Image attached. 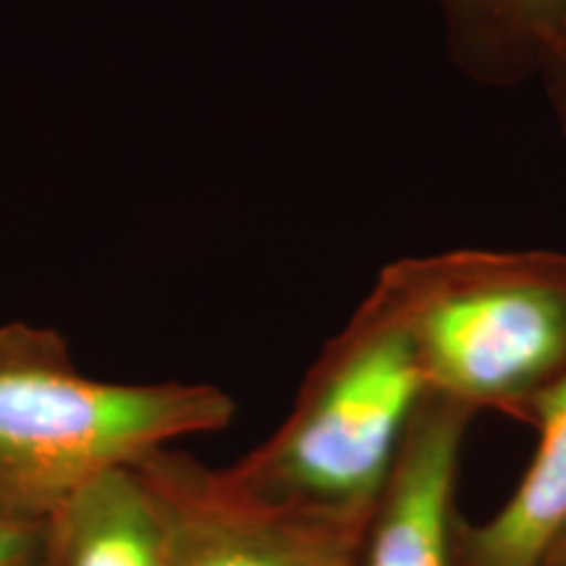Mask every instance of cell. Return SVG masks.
<instances>
[{
  "label": "cell",
  "mask_w": 566,
  "mask_h": 566,
  "mask_svg": "<svg viewBox=\"0 0 566 566\" xmlns=\"http://www.w3.org/2000/svg\"><path fill=\"white\" fill-rule=\"evenodd\" d=\"M424 396L405 258L323 346L279 428L226 472L271 504L370 512Z\"/></svg>",
  "instance_id": "1"
},
{
  "label": "cell",
  "mask_w": 566,
  "mask_h": 566,
  "mask_svg": "<svg viewBox=\"0 0 566 566\" xmlns=\"http://www.w3.org/2000/svg\"><path fill=\"white\" fill-rule=\"evenodd\" d=\"M237 417L210 384H111L76 367L63 334L0 323V516L45 522L108 470Z\"/></svg>",
  "instance_id": "2"
},
{
  "label": "cell",
  "mask_w": 566,
  "mask_h": 566,
  "mask_svg": "<svg viewBox=\"0 0 566 566\" xmlns=\"http://www.w3.org/2000/svg\"><path fill=\"white\" fill-rule=\"evenodd\" d=\"M428 391L530 422L566 373V254L451 250L407 258Z\"/></svg>",
  "instance_id": "3"
},
{
  "label": "cell",
  "mask_w": 566,
  "mask_h": 566,
  "mask_svg": "<svg viewBox=\"0 0 566 566\" xmlns=\"http://www.w3.org/2000/svg\"><path fill=\"white\" fill-rule=\"evenodd\" d=\"M134 467L160 504L171 566H363L373 509L271 504L233 483L226 467H208L174 446Z\"/></svg>",
  "instance_id": "4"
},
{
  "label": "cell",
  "mask_w": 566,
  "mask_h": 566,
  "mask_svg": "<svg viewBox=\"0 0 566 566\" xmlns=\"http://www.w3.org/2000/svg\"><path fill=\"white\" fill-rule=\"evenodd\" d=\"M475 415L433 391L422 399L363 541V566H457V485Z\"/></svg>",
  "instance_id": "5"
},
{
  "label": "cell",
  "mask_w": 566,
  "mask_h": 566,
  "mask_svg": "<svg viewBox=\"0 0 566 566\" xmlns=\"http://www.w3.org/2000/svg\"><path fill=\"white\" fill-rule=\"evenodd\" d=\"M533 462L499 512L483 522L459 516L457 566H543L566 525V373L535 401Z\"/></svg>",
  "instance_id": "6"
},
{
  "label": "cell",
  "mask_w": 566,
  "mask_h": 566,
  "mask_svg": "<svg viewBox=\"0 0 566 566\" xmlns=\"http://www.w3.org/2000/svg\"><path fill=\"white\" fill-rule=\"evenodd\" d=\"M48 566H171V537L137 467L108 470L51 516Z\"/></svg>",
  "instance_id": "7"
},
{
  "label": "cell",
  "mask_w": 566,
  "mask_h": 566,
  "mask_svg": "<svg viewBox=\"0 0 566 566\" xmlns=\"http://www.w3.org/2000/svg\"><path fill=\"white\" fill-rule=\"evenodd\" d=\"M436 13L446 53L467 80L514 87L537 80L566 27V0H417Z\"/></svg>",
  "instance_id": "8"
},
{
  "label": "cell",
  "mask_w": 566,
  "mask_h": 566,
  "mask_svg": "<svg viewBox=\"0 0 566 566\" xmlns=\"http://www.w3.org/2000/svg\"><path fill=\"white\" fill-rule=\"evenodd\" d=\"M51 520L19 522L0 516V566H48Z\"/></svg>",
  "instance_id": "9"
},
{
  "label": "cell",
  "mask_w": 566,
  "mask_h": 566,
  "mask_svg": "<svg viewBox=\"0 0 566 566\" xmlns=\"http://www.w3.org/2000/svg\"><path fill=\"white\" fill-rule=\"evenodd\" d=\"M535 82H541L548 108L554 113V122L566 137V27L548 51Z\"/></svg>",
  "instance_id": "10"
},
{
  "label": "cell",
  "mask_w": 566,
  "mask_h": 566,
  "mask_svg": "<svg viewBox=\"0 0 566 566\" xmlns=\"http://www.w3.org/2000/svg\"><path fill=\"white\" fill-rule=\"evenodd\" d=\"M543 566H566V525L562 533L554 537L551 543L546 558H543Z\"/></svg>",
  "instance_id": "11"
}]
</instances>
